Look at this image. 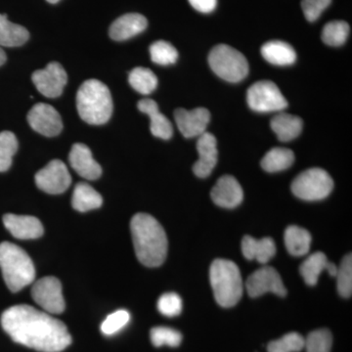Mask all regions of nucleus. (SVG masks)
I'll return each mask as SVG.
<instances>
[{"mask_svg":"<svg viewBox=\"0 0 352 352\" xmlns=\"http://www.w3.org/2000/svg\"><path fill=\"white\" fill-rule=\"evenodd\" d=\"M1 326L17 344L41 352H60L71 344L63 322L28 305H14L1 315Z\"/></svg>","mask_w":352,"mask_h":352,"instance_id":"obj_1","label":"nucleus"},{"mask_svg":"<svg viewBox=\"0 0 352 352\" xmlns=\"http://www.w3.org/2000/svg\"><path fill=\"white\" fill-rule=\"evenodd\" d=\"M131 230L138 261L147 267L161 266L168 245L163 226L152 215L138 214L132 217Z\"/></svg>","mask_w":352,"mask_h":352,"instance_id":"obj_2","label":"nucleus"},{"mask_svg":"<svg viewBox=\"0 0 352 352\" xmlns=\"http://www.w3.org/2000/svg\"><path fill=\"white\" fill-rule=\"evenodd\" d=\"M76 108L80 117L87 124H106L113 113L110 89L100 80H87L80 85L76 94Z\"/></svg>","mask_w":352,"mask_h":352,"instance_id":"obj_3","label":"nucleus"},{"mask_svg":"<svg viewBox=\"0 0 352 352\" xmlns=\"http://www.w3.org/2000/svg\"><path fill=\"white\" fill-rule=\"evenodd\" d=\"M0 270L12 293H17L36 279V268L29 254L10 242L0 244Z\"/></svg>","mask_w":352,"mask_h":352,"instance_id":"obj_4","label":"nucleus"},{"mask_svg":"<svg viewBox=\"0 0 352 352\" xmlns=\"http://www.w3.org/2000/svg\"><path fill=\"white\" fill-rule=\"evenodd\" d=\"M210 280L215 300L220 307H233L240 302L244 287L239 268L233 261L215 259L210 265Z\"/></svg>","mask_w":352,"mask_h":352,"instance_id":"obj_5","label":"nucleus"},{"mask_svg":"<svg viewBox=\"0 0 352 352\" xmlns=\"http://www.w3.org/2000/svg\"><path fill=\"white\" fill-rule=\"evenodd\" d=\"M208 64L219 78L229 82H239L249 73V64L240 51L227 44L214 46L208 55Z\"/></svg>","mask_w":352,"mask_h":352,"instance_id":"obj_6","label":"nucleus"},{"mask_svg":"<svg viewBox=\"0 0 352 352\" xmlns=\"http://www.w3.org/2000/svg\"><path fill=\"white\" fill-rule=\"evenodd\" d=\"M333 188L332 177L327 171L314 168L296 176L292 183L294 195L305 201L323 200Z\"/></svg>","mask_w":352,"mask_h":352,"instance_id":"obj_7","label":"nucleus"},{"mask_svg":"<svg viewBox=\"0 0 352 352\" xmlns=\"http://www.w3.org/2000/svg\"><path fill=\"white\" fill-rule=\"evenodd\" d=\"M247 101L254 112L271 113L283 111L288 102L281 90L270 80H261L248 89Z\"/></svg>","mask_w":352,"mask_h":352,"instance_id":"obj_8","label":"nucleus"},{"mask_svg":"<svg viewBox=\"0 0 352 352\" xmlns=\"http://www.w3.org/2000/svg\"><path fill=\"white\" fill-rule=\"evenodd\" d=\"M32 296L47 314H61L66 308L61 282L57 278L50 276L38 280L32 286Z\"/></svg>","mask_w":352,"mask_h":352,"instance_id":"obj_9","label":"nucleus"},{"mask_svg":"<svg viewBox=\"0 0 352 352\" xmlns=\"http://www.w3.org/2000/svg\"><path fill=\"white\" fill-rule=\"evenodd\" d=\"M36 184L41 191L51 195H58L68 190L72 183L71 175L66 164L60 160H53L36 173Z\"/></svg>","mask_w":352,"mask_h":352,"instance_id":"obj_10","label":"nucleus"},{"mask_svg":"<svg viewBox=\"0 0 352 352\" xmlns=\"http://www.w3.org/2000/svg\"><path fill=\"white\" fill-rule=\"evenodd\" d=\"M245 288L251 298H258L266 293L287 296V289L278 271L271 266H263L250 275Z\"/></svg>","mask_w":352,"mask_h":352,"instance_id":"obj_11","label":"nucleus"},{"mask_svg":"<svg viewBox=\"0 0 352 352\" xmlns=\"http://www.w3.org/2000/svg\"><path fill=\"white\" fill-rule=\"evenodd\" d=\"M32 80L43 96L56 98L63 94L68 76L61 64L51 62L45 68L34 72Z\"/></svg>","mask_w":352,"mask_h":352,"instance_id":"obj_12","label":"nucleus"},{"mask_svg":"<svg viewBox=\"0 0 352 352\" xmlns=\"http://www.w3.org/2000/svg\"><path fill=\"white\" fill-rule=\"evenodd\" d=\"M28 122L32 129L47 138H54L63 129L61 116L48 104L38 103L28 113Z\"/></svg>","mask_w":352,"mask_h":352,"instance_id":"obj_13","label":"nucleus"},{"mask_svg":"<svg viewBox=\"0 0 352 352\" xmlns=\"http://www.w3.org/2000/svg\"><path fill=\"white\" fill-rule=\"evenodd\" d=\"M175 119L178 129L184 138H199L207 131L210 113L208 109L200 107L193 110L179 108L175 110Z\"/></svg>","mask_w":352,"mask_h":352,"instance_id":"obj_14","label":"nucleus"},{"mask_svg":"<svg viewBox=\"0 0 352 352\" xmlns=\"http://www.w3.org/2000/svg\"><path fill=\"white\" fill-rule=\"evenodd\" d=\"M199 159L193 166L194 173L198 177L206 178L210 175L217 164V142L214 134L204 132L197 141Z\"/></svg>","mask_w":352,"mask_h":352,"instance_id":"obj_15","label":"nucleus"},{"mask_svg":"<svg viewBox=\"0 0 352 352\" xmlns=\"http://www.w3.org/2000/svg\"><path fill=\"white\" fill-rule=\"evenodd\" d=\"M210 197L215 205L224 208H234L242 203L244 192L235 177L224 175L214 185Z\"/></svg>","mask_w":352,"mask_h":352,"instance_id":"obj_16","label":"nucleus"},{"mask_svg":"<svg viewBox=\"0 0 352 352\" xmlns=\"http://www.w3.org/2000/svg\"><path fill=\"white\" fill-rule=\"evenodd\" d=\"M3 223L7 230L17 239H38L43 235V224L34 217L8 214L4 215Z\"/></svg>","mask_w":352,"mask_h":352,"instance_id":"obj_17","label":"nucleus"},{"mask_svg":"<svg viewBox=\"0 0 352 352\" xmlns=\"http://www.w3.org/2000/svg\"><path fill=\"white\" fill-rule=\"evenodd\" d=\"M69 161L76 173L85 179H98L102 175L100 164L95 161L89 148L82 143H76L72 147Z\"/></svg>","mask_w":352,"mask_h":352,"instance_id":"obj_18","label":"nucleus"},{"mask_svg":"<svg viewBox=\"0 0 352 352\" xmlns=\"http://www.w3.org/2000/svg\"><path fill=\"white\" fill-rule=\"evenodd\" d=\"M147 25V19L141 14H126L111 25L109 34L113 41H124L144 32Z\"/></svg>","mask_w":352,"mask_h":352,"instance_id":"obj_19","label":"nucleus"},{"mask_svg":"<svg viewBox=\"0 0 352 352\" xmlns=\"http://www.w3.org/2000/svg\"><path fill=\"white\" fill-rule=\"evenodd\" d=\"M138 107L140 112L149 116L150 120H151L150 129H151L153 135L164 139V140L171 138L173 133V124L166 116L160 112L156 101L152 100V99H143L138 102Z\"/></svg>","mask_w":352,"mask_h":352,"instance_id":"obj_20","label":"nucleus"},{"mask_svg":"<svg viewBox=\"0 0 352 352\" xmlns=\"http://www.w3.org/2000/svg\"><path fill=\"white\" fill-rule=\"evenodd\" d=\"M242 252L249 261H256L266 264L276 254V245L271 238L258 240L247 235L243 238Z\"/></svg>","mask_w":352,"mask_h":352,"instance_id":"obj_21","label":"nucleus"},{"mask_svg":"<svg viewBox=\"0 0 352 352\" xmlns=\"http://www.w3.org/2000/svg\"><path fill=\"white\" fill-rule=\"evenodd\" d=\"M302 120L295 115L288 113H280L270 122V126L275 132L279 140L289 142L302 133Z\"/></svg>","mask_w":352,"mask_h":352,"instance_id":"obj_22","label":"nucleus"},{"mask_svg":"<svg viewBox=\"0 0 352 352\" xmlns=\"http://www.w3.org/2000/svg\"><path fill=\"white\" fill-rule=\"evenodd\" d=\"M261 54L266 61L276 66H289L296 60L295 50L289 43L281 41H271L264 43Z\"/></svg>","mask_w":352,"mask_h":352,"instance_id":"obj_23","label":"nucleus"},{"mask_svg":"<svg viewBox=\"0 0 352 352\" xmlns=\"http://www.w3.org/2000/svg\"><path fill=\"white\" fill-rule=\"evenodd\" d=\"M102 204V196L90 185L85 182L76 184L72 198V206L76 210L80 212H89L100 208Z\"/></svg>","mask_w":352,"mask_h":352,"instance_id":"obj_24","label":"nucleus"},{"mask_svg":"<svg viewBox=\"0 0 352 352\" xmlns=\"http://www.w3.org/2000/svg\"><path fill=\"white\" fill-rule=\"evenodd\" d=\"M29 38L30 34L25 28L10 22L6 14H0V46L17 47L27 43Z\"/></svg>","mask_w":352,"mask_h":352,"instance_id":"obj_25","label":"nucleus"},{"mask_svg":"<svg viewBox=\"0 0 352 352\" xmlns=\"http://www.w3.org/2000/svg\"><path fill=\"white\" fill-rule=\"evenodd\" d=\"M284 239L287 251L293 256H303L309 252L311 235L302 227L289 226L285 231Z\"/></svg>","mask_w":352,"mask_h":352,"instance_id":"obj_26","label":"nucleus"},{"mask_svg":"<svg viewBox=\"0 0 352 352\" xmlns=\"http://www.w3.org/2000/svg\"><path fill=\"white\" fill-rule=\"evenodd\" d=\"M331 261L322 252H317L308 256L300 265V271L303 280L308 286H315L318 283L319 276L324 270L328 271Z\"/></svg>","mask_w":352,"mask_h":352,"instance_id":"obj_27","label":"nucleus"},{"mask_svg":"<svg viewBox=\"0 0 352 352\" xmlns=\"http://www.w3.org/2000/svg\"><path fill=\"white\" fill-rule=\"evenodd\" d=\"M295 162V154L292 150L275 147L266 153L261 160V168L267 173H278L288 170Z\"/></svg>","mask_w":352,"mask_h":352,"instance_id":"obj_28","label":"nucleus"},{"mask_svg":"<svg viewBox=\"0 0 352 352\" xmlns=\"http://www.w3.org/2000/svg\"><path fill=\"white\" fill-rule=\"evenodd\" d=\"M129 82L135 91L144 95L152 94L157 87L156 75L151 69L143 67L132 69L129 74Z\"/></svg>","mask_w":352,"mask_h":352,"instance_id":"obj_29","label":"nucleus"},{"mask_svg":"<svg viewBox=\"0 0 352 352\" xmlns=\"http://www.w3.org/2000/svg\"><path fill=\"white\" fill-rule=\"evenodd\" d=\"M349 25L344 21H332L323 28L322 41L330 46L342 45L349 38Z\"/></svg>","mask_w":352,"mask_h":352,"instance_id":"obj_30","label":"nucleus"},{"mask_svg":"<svg viewBox=\"0 0 352 352\" xmlns=\"http://www.w3.org/2000/svg\"><path fill=\"white\" fill-rule=\"evenodd\" d=\"M18 150V140L11 131L0 132V173L8 170Z\"/></svg>","mask_w":352,"mask_h":352,"instance_id":"obj_31","label":"nucleus"},{"mask_svg":"<svg viewBox=\"0 0 352 352\" xmlns=\"http://www.w3.org/2000/svg\"><path fill=\"white\" fill-rule=\"evenodd\" d=\"M150 56L154 63L168 66L177 61L178 52L168 41H157L150 46Z\"/></svg>","mask_w":352,"mask_h":352,"instance_id":"obj_32","label":"nucleus"},{"mask_svg":"<svg viewBox=\"0 0 352 352\" xmlns=\"http://www.w3.org/2000/svg\"><path fill=\"white\" fill-rule=\"evenodd\" d=\"M333 346V336L328 329L314 331L305 339L307 352H331Z\"/></svg>","mask_w":352,"mask_h":352,"instance_id":"obj_33","label":"nucleus"},{"mask_svg":"<svg viewBox=\"0 0 352 352\" xmlns=\"http://www.w3.org/2000/svg\"><path fill=\"white\" fill-rule=\"evenodd\" d=\"M305 349V338L298 333H289L281 339L273 340L267 346L268 352H300Z\"/></svg>","mask_w":352,"mask_h":352,"instance_id":"obj_34","label":"nucleus"},{"mask_svg":"<svg viewBox=\"0 0 352 352\" xmlns=\"http://www.w3.org/2000/svg\"><path fill=\"white\" fill-rule=\"evenodd\" d=\"M338 291L344 298H351L352 294V256H344L338 266L337 275Z\"/></svg>","mask_w":352,"mask_h":352,"instance_id":"obj_35","label":"nucleus"},{"mask_svg":"<svg viewBox=\"0 0 352 352\" xmlns=\"http://www.w3.org/2000/svg\"><path fill=\"white\" fill-rule=\"evenodd\" d=\"M152 344L155 346H168L176 347L182 342V335L175 329L168 327H155L150 333Z\"/></svg>","mask_w":352,"mask_h":352,"instance_id":"obj_36","label":"nucleus"},{"mask_svg":"<svg viewBox=\"0 0 352 352\" xmlns=\"http://www.w3.org/2000/svg\"><path fill=\"white\" fill-rule=\"evenodd\" d=\"M131 320V314L126 310H118L109 315L101 325V331L104 335L112 336L120 332L122 328L126 327Z\"/></svg>","mask_w":352,"mask_h":352,"instance_id":"obj_37","label":"nucleus"},{"mask_svg":"<svg viewBox=\"0 0 352 352\" xmlns=\"http://www.w3.org/2000/svg\"><path fill=\"white\" fill-rule=\"evenodd\" d=\"M182 300L177 294L166 293L157 300V309L164 316L175 317L182 314Z\"/></svg>","mask_w":352,"mask_h":352,"instance_id":"obj_38","label":"nucleus"},{"mask_svg":"<svg viewBox=\"0 0 352 352\" xmlns=\"http://www.w3.org/2000/svg\"><path fill=\"white\" fill-rule=\"evenodd\" d=\"M332 0H302V8L308 22H314L330 6Z\"/></svg>","mask_w":352,"mask_h":352,"instance_id":"obj_39","label":"nucleus"},{"mask_svg":"<svg viewBox=\"0 0 352 352\" xmlns=\"http://www.w3.org/2000/svg\"><path fill=\"white\" fill-rule=\"evenodd\" d=\"M194 9L201 13H210L217 7V0H188Z\"/></svg>","mask_w":352,"mask_h":352,"instance_id":"obj_40","label":"nucleus"},{"mask_svg":"<svg viewBox=\"0 0 352 352\" xmlns=\"http://www.w3.org/2000/svg\"><path fill=\"white\" fill-rule=\"evenodd\" d=\"M6 52H4L3 50H2L1 47H0V66H2L4 63L6 62Z\"/></svg>","mask_w":352,"mask_h":352,"instance_id":"obj_41","label":"nucleus"},{"mask_svg":"<svg viewBox=\"0 0 352 352\" xmlns=\"http://www.w3.org/2000/svg\"><path fill=\"white\" fill-rule=\"evenodd\" d=\"M50 3L55 4L57 3L58 1H60V0H47Z\"/></svg>","mask_w":352,"mask_h":352,"instance_id":"obj_42","label":"nucleus"}]
</instances>
